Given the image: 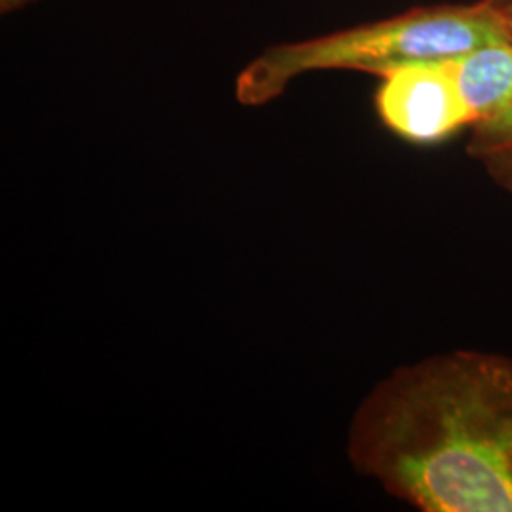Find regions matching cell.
Segmentation results:
<instances>
[{
    "label": "cell",
    "instance_id": "cell-1",
    "mask_svg": "<svg viewBox=\"0 0 512 512\" xmlns=\"http://www.w3.org/2000/svg\"><path fill=\"white\" fill-rule=\"evenodd\" d=\"M349 459L423 512H512V359L452 351L395 370L359 406Z\"/></svg>",
    "mask_w": 512,
    "mask_h": 512
},
{
    "label": "cell",
    "instance_id": "cell-2",
    "mask_svg": "<svg viewBox=\"0 0 512 512\" xmlns=\"http://www.w3.org/2000/svg\"><path fill=\"white\" fill-rule=\"evenodd\" d=\"M509 23L494 0L414 8L393 18L323 37L266 48L236 80L241 105L274 101L298 76L359 71L382 76L406 65L444 61L494 42H511Z\"/></svg>",
    "mask_w": 512,
    "mask_h": 512
},
{
    "label": "cell",
    "instance_id": "cell-3",
    "mask_svg": "<svg viewBox=\"0 0 512 512\" xmlns=\"http://www.w3.org/2000/svg\"><path fill=\"white\" fill-rule=\"evenodd\" d=\"M376 109L385 126L410 143H439L473 126L448 59L406 65L382 78Z\"/></svg>",
    "mask_w": 512,
    "mask_h": 512
},
{
    "label": "cell",
    "instance_id": "cell-4",
    "mask_svg": "<svg viewBox=\"0 0 512 512\" xmlns=\"http://www.w3.org/2000/svg\"><path fill=\"white\" fill-rule=\"evenodd\" d=\"M475 124L494 120L512 105V40L494 42L448 59ZM471 126V128H473Z\"/></svg>",
    "mask_w": 512,
    "mask_h": 512
},
{
    "label": "cell",
    "instance_id": "cell-5",
    "mask_svg": "<svg viewBox=\"0 0 512 512\" xmlns=\"http://www.w3.org/2000/svg\"><path fill=\"white\" fill-rule=\"evenodd\" d=\"M471 154L512 190V105L494 120L473 126Z\"/></svg>",
    "mask_w": 512,
    "mask_h": 512
},
{
    "label": "cell",
    "instance_id": "cell-6",
    "mask_svg": "<svg viewBox=\"0 0 512 512\" xmlns=\"http://www.w3.org/2000/svg\"><path fill=\"white\" fill-rule=\"evenodd\" d=\"M31 2H37V0H0V10H2V14H12L16 10L25 8Z\"/></svg>",
    "mask_w": 512,
    "mask_h": 512
},
{
    "label": "cell",
    "instance_id": "cell-7",
    "mask_svg": "<svg viewBox=\"0 0 512 512\" xmlns=\"http://www.w3.org/2000/svg\"><path fill=\"white\" fill-rule=\"evenodd\" d=\"M499 4V8H501V12H503V16L507 19V23H509V29H511L512 33V0H501V2H497Z\"/></svg>",
    "mask_w": 512,
    "mask_h": 512
},
{
    "label": "cell",
    "instance_id": "cell-8",
    "mask_svg": "<svg viewBox=\"0 0 512 512\" xmlns=\"http://www.w3.org/2000/svg\"><path fill=\"white\" fill-rule=\"evenodd\" d=\"M494 2H501V0H494Z\"/></svg>",
    "mask_w": 512,
    "mask_h": 512
}]
</instances>
